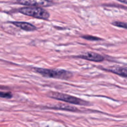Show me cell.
<instances>
[{"label":"cell","mask_w":127,"mask_h":127,"mask_svg":"<svg viewBox=\"0 0 127 127\" xmlns=\"http://www.w3.org/2000/svg\"><path fill=\"white\" fill-rule=\"evenodd\" d=\"M36 73L41 74L44 77L51 78H57L61 79H68L73 76L71 72L64 69H51L44 68H36L34 69Z\"/></svg>","instance_id":"obj_1"},{"label":"cell","mask_w":127,"mask_h":127,"mask_svg":"<svg viewBox=\"0 0 127 127\" xmlns=\"http://www.w3.org/2000/svg\"><path fill=\"white\" fill-rule=\"evenodd\" d=\"M18 11L26 16L40 19L47 20L50 17L49 13L46 9L40 7H24L20 8Z\"/></svg>","instance_id":"obj_2"},{"label":"cell","mask_w":127,"mask_h":127,"mask_svg":"<svg viewBox=\"0 0 127 127\" xmlns=\"http://www.w3.org/2000/svg\"><path fill=\"white\" fill-rule=\"evenodd\" d=\"M49 97L52 99H56V100H61V101L65 102L70 103V104H75V105H88L89 103L85 100H82L76 97L72 96L68 94H62V93H57V92H51L47 94Z\"/></svg>","instance_id":"obj_3"},{"label":"cell","mask_w":127,"mask_h":127,"mask_svg":"<svg viewBox=\"0 0 127 127\" xmlns=\"http://www.w3.org/2000/svg\"><path fill=\"white\" fill-rule=\"evenodd\" d=\"M20 4L31 6L34 7H48L53 4V2L49 0H17Z\"/></svg>","instance_id":"obj_4"},{"label":"cell","mask_w":127,"mask_h":127,"mask_svg":"<svg viewBox=\"0 0 127 127\" xmlns=\"http://www.w3.org/2000/svg\"><path fill=\"white\" fill-rule=\"evenodd\" d=\"M77 57L79 58H82V59L86 60L95 62H101L104 60V58L103 56L98 53H93V52H87V53L80 55L77 56Z\"/></svg>","instance_id":"obj_5"},{"label":"cell","mask_w":127,"mask_h":127,"mask_svg":"<svg viewBox=\"0 0 127 127\" xmlns=\"http://www.w3.org/2000/svg\"><path fill=\"white\" fill-rule=\"evenodd\" d=\"M11 24L25 31H34L36 30V26L26 22H11Z\"/></svg>","instance_id":"obj_6"},{"label":"cell","mask_w":127,"mask_h":127,"mask_svg":"<svg viewBox=\"0 0 127 127\" xmlns=\"http://www.w3.org/2000/svg\"><path fill=\"white\" fill-rule=\"evenodd\" d=\"M49 109H57V110H67V111L70 112H77L78 111V109L73 106H71L70 105L64 104H58L56 105H52V106H49Z\"/></svg>","instance_id":"obj_7"},{"label":"cell","mask_w":127,"mask_h":127,"mask_svg":"<svg viewBox=\"0 0 127 127\" xmlns=\"http://www.w3.org/2000/svg\"><path fill=\"white\" fill-rule=\"evenodd\" d=\"M106 70L121 76L127 78V67H111L106 69Z\"/></svg>","instance_id":"obj_8"},{"label":"cell","mask_w":127,"mask_h":127,"mask_svg":"<svg viewBox=\"0 0 127 127\" xmlns=\"http://www.w3.org/2000/svg\"><path fill=\"white\" fill-rule=\"evenodd\" d=\"M12 97V93L10 92H2L0 91V97L5 99H11Z\"/></svg>","instance_id":"obj_9"},{"label":"cell","mask_w":127,"mask_h":127,"mask_svg":"<svg viewBox=\"0 0 127 127\" xmlns=\"http://www.w3.org/2000/svg\"><path fill=\"white\" fill-rule=\"evenodd\" d=\"M82 38H84V39L87 40H91V41H95V40H102L101 38H98V37H94V36L89 35H85L82 36Z\"/></svg>","instance_id":"obj_10"},{"label":"cell","mask_w":127,"mask_h":127,"mask_svg":"<svg viewBox=\"0 0 127 127\" xmlns=\"http://www.w3.org/2000/svg\"><path fill=\"white\" fill-rule=\"evenodd\" d=\"M112 25H113L115 26H117V27H122V28L127 29V23H125V22L116 21V22H112Z\"/></svg>","instance_id":"obj_11"},{"label":"cell","mask_w":127,"mask_h":127,"mask_svg":"<svg viewBox=\"0 0 127 127\" xmlns=\"http://www.w3.org/2000/svg\"><path fill=\"white\" fill-rule=\"evenodd\" d=\"M118 1H119L120 2H123V3L127 4V0H118Z\"/></svg>","instance_id":"obj_12"}]
</instances>
